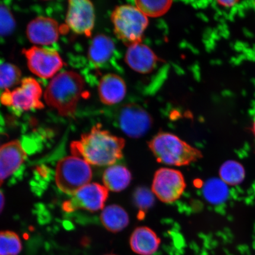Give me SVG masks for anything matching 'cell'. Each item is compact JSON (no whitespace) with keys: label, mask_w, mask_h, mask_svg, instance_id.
Returning <instances> with one entry per match:
<instances>
[{"label":"cell","mask_w":255,"mask_h":255,"mask_svg":"<svg viewBox=\"0 0 255 255\" xmlns=\"http://www.w3.org/2000/svg\"><path fill=\"white\" fill-rule=\"evenodd\" d=\"M28 69L38 77L49 79L55 77L57 73L65 65L57 51L53 49L33 46L22 50Z\"/></svg>","instance_id":"52a82bcc"},{"label":"cell","mask_w":255,"mask_h":255,"mask_svg":"<svg viewBox=\"0 0 255 255\" xmlns=\"http://www.w3.org/2000/svg\"><path fill=\"white\" fill-rule=\"evenodd\" d=\"M92 171L90 165L84 159L69 156L58 162L56 170L57 186L63 193L73 195L90 182Z\"/></svg>","instance_id":"5b68a950"},{"label":"cell","mask_w":255,"mask_h":255,"mask_svg":"<svg viewBox=\"0 0 255 255\" xmlns=\"http://www.w3.org/2000/svg\"><path fill=\"white\" fill-rule=\"evenodd\" d=\"M116 46L113 40L107 35L99 34L92 40L88 49V58L95 66L107 62L113 55Z\"/></svg>","instance_id":"e0dca14e"},{"label":"cell","mask_w":255,"mask_h":255,"mask_svg":"<svg viewBox=\"0 0 255 255\" xmlns=\"http://www.w3.org/2000/svg\"></svg>","instance_id":"f546056e"},{"label":"cell","mask_w":255,"mask_h":255,"mask_svg":"<svg viewBox=\"0 0 255 255\" xmlns=\"http://www.w3.org/2000/svg\"><path fill=\"white\" fill-rule=\"evenodd\" d=\"M95 21L94 4L88 0H70L65 25L75 33L92 36Z\"/></svg>","instance_id":"30bf717a"},{"label":"cell","mask_w":255,"mask_h":255,"mask_svg":"<svg viewBox=\"0 0 255 255\" xmlns=\"http://www.w3.org/2000/svg\"><path fill=\"white\" fill-rule=\"evenodd\" d=\"M148 146L158 162L169 165H189L203 156L199 149L171 133H158L148 142Z\"/></svg>","instance_id":"3957f363"},{"label":"cell","mask_w":255,"mask_h":255,"mask_svg":"<svg viewBox=\"0 0 255 255\" xmlns=\"http://www.w3.org/2000/svg\"><path fill=\"white\" fill-rule=\"evenodd\" d=\"M252 130H253L254 135L255 136V117L254 118V121H253V127H252Z\"/></svg>","instance_id":"f1b7e54d"},{"label":"cell","mask_w":255,"mask_h":255,"mask_svg":"<svg viewBox=\"0 0 255 255\" xmlns=\"http://www.w3.org/2000/svg\"><path fill=\"white\" fill-rule=\"evenodd\" d=\"M136 7L146 17H158L165 14L170 9L172 1H147L138 0L135 1Z\"/></svg>","instance_id":"44dd1931"},{"label":"cell","mask_w":255,"mask_h":255,"mask_svg":"<svg viewBox=\"0 0 255 255\" xmlns=\"http://www.w3.org/2000/svg\"><path fill=\"white\" fill-rule=\"evenodd\" d=\"M150 190L145 187L137 189L133 195L137 207L141 211H146L154 203V197Z\"/></svg>","instance_id":"484cf974"},{"label":"cell","mask_w":255,"mask_h":255,"mask_svg":"<svg viewBox=\"0 0 255 255\" xmlns=\"http://www.w3.org/2000/svg\"><path fill=\"white\" fill-rule=\"evenodd\" d=\"M68 31L65 24L60 25L55 19L40 16L28 24L26 34L31 43L48 46L56 42L60 34Z\"/></svg>","instance_id":"7c38bea8"},{"label":"cell","mask_w":255,"mask_h":255,"mask_svg":"<svg viewBox=\"0 0 255 255\" xmlns=\"http://www.w3.org/2000/svg\"><path fill=\"white\" fill-rule=\"evenodd\" d=\"M119 122L121 129L130 138H139L147 132L152 124L150 115L139 105L128 104L121 108Z\"/></svg>","instance_id":"8fae6325"},{"label":"cell","mask_w":255,"mask_h":255,"mask_svg":"<svg viewBox=\"0 0 255 255\" xmlns=\"http://www.w3.org/2000/svg\"><path fill=\"white\" fill-rule=\"evenodd\" d=\"M111 21L115 34L126 46L142 43L148 19L136 6H118L112 13Z\"/></svg>","instance_id":"277c9868"},{"label":"cell","mask_w":255,"mask_h":255,"mask_svg":"<svg viewBox=\"0 0 255 255\" xmlns=\"http://www.w3.org/2000/svg\"><path fill=\"white\" fill-rule=\"evenodd\" d=\"M125 59L130 68L142 74L151 72L159 60L150 48L142 43L129 46Z\"/></svg>","instance_id":"5bb4252c"},{"label":"cell","mask_w":255,"mask_h":255,"mask_svg":"<svg viewBox=\"0 0 255 255\" xmlns=\"http://www.w3.org/2000/svg\"><path fill=\"white\" fill-rule=\"evenodd\" d=\"M15 20L12 12L5 6L0 4V37L9 36L15 30Z\"/></svg>","instance_id":"d4e9b609"},{"label":"cell","mask_w":255,"mask_h":255,"mask_svg":"<svg viewBox=\"0 0 255 255\" xmlns=\"http://www.w3.org/2000/svg\"><path fill=\"white\" fill-rule=\"evenodd\" d=\"M42 88L39 83L33 78L21 80L20 87L13 90L6 89L0 96V103L10 107L17 113L41 110L44 107L41 101Z\"/></svg>","instance_id":"8992f818"},{"label":"cell","mask_w":255,"mask_h":255,"mask_svg":"<svg viewBox=\"0 0 255 255\" xmlns=\"http://www.w3.org/2000/svg\"><path fill=\"white\" fill-rule=\"evenodd\" d=\"M85 87L84 79L78 73L71 71L59 73L51 80L44 91V101L60 116L72 117Z\"/></svg>","instance_id":"7a4b0ae2"},{"label":"cell","mask_w":255,"mask_h":255,"mask_svg":"<svg viewBox=\"0 0 255 255\" xmlns=\"http://www.w3.org/2000/svg\"><path fill=\"white\" fill-rule=\"evenodd\" d=\"M223 182L230 185L241 183L245 177V170L241 164L234 161L226 162L219 171Z\"/></svg>","instance_id":"7402d4cb"},{"label":"cell","mask_w":255,"mask_h":255,"mask_svg":"<svg viewBox=\"0 0 255 255\" xmlns=\"http://www.w3.org/2000/svg\"><path fill=\"white\" fill-rule=\"evenodd\" d=\"M125 144L123 138L97 124L79 140L72 142L71 148L73 155L84 159L89 164L106 166L114 165L123 157Z\"/></svg>","instance_id":"6da1fadb"},{"label":"cell","mask_w":255,"mask_h":255,"mask_svg":"<svg viewBox=\"0 0 255 255\" xmlns=\"http://www.w3.org/2000/svg\"><path fill=\"white\" fill-rule=\"evenodd\" d=\"M131 180V173L128 169L121 165H111L103 175L104 186L114 192L125 190Z\"/></svg>","instance_id":"ac0fdd59"},{"label":"cell","mask_w":255,"mask_h":255,"mask_svg":"<svg viewBox=\"0 0 255 255\" xmlns=\"http://www.w3.org/2000/svg\"><path fill=\"white\" fill-rule=\"evenodd\" d=\"M161 240L155 233L147 227L135 229L130 236L129 244L133 252L139 255H152L158 250Z\"/></svg>","instance_id":"2e32d148"},{"label":"cell","mask_w":255,"mask_h":255,"mask_svg":"<svg viewBox=\"0 0 255 255\" xmlns=\"http://www.w3.org/2000/svg\"><path fill=\"white\" fill-rule=\"evenodd\" d=\"M239 1H217L218 4L222 7H232L237 4Z\"/></svg>","instance_id":"4316f807"},{"label":"cell","mask_w":255,"mask_h":255,"mask_svg":"<svg viewBox=\"0 0 255 255\" xmlns=\"http://www.w3.org/2000/svg\"><path fill=\"white\" fill-rule=\"evenodd\" d=\"M186 187V181L180 171L161 168L155 172L152 191L161 202L170 203L180 199Z\"/></svg>","instance_id":"ba28073f"},{"label":"cell","mask_w":255,"mask_h":255,"mask_svg":"<svg viewBox=\"0 0 255 255\" xmlns=\"http://www.w3.org/2000/svg\"><path fill=\"white\" fill-rule=\"evenodd\" d=\"M21 251V241L17 234L11 231L0 232V255H18Z\"/></svg>","instance_id":"cb8c5ba5"},{"label":"cell","mask_w":255,"mask_h":255,"mask_svg":"<svg viewBox=\"0 0 255 255\" xmlns=\"http://www.w3.org/2000/svg\"><path fill=\"white\" fill-rule=\"evenodd\" d=\"M26 157V152L17 140L6 143L0 147V187L21 166Z\"/></svg>","instance_id":"4fadbf2b"},{"label":"cell","mask_w":255,"mask_h":255,"mask_svg":"<svg viewBox=\"0 0 255 255\" xmlns=\"http://www.w3.org/2000/svg\"><path fill=\"white\" fill-rule=\"evenodd\" d=\"M5 204V198L4 194H3L2 191L0 190V214L4 209Z\"/></svg>","instance_id":"83f0119b"},{"label":"cell","mask_w":255,"mask_h":255,"mask_svg":"<svg viewBox=\"0 0 255 255\" xmlns=\"http://www.w3.org/2000/svg\"><path fill=\"white\" fill-rule=\"evenodd\" d=\"M127 86L119 75L108 73L102 78L98 86V94L103 104L113 105L120 103L125 98Z\"/></svg>","instance_id":"9a60e30c"},{"label":"cell","mask_w":255,"mask_h":255,"mask_svg":"<svg viewBox=\"0 0 255 255\" xmlns=\"http://www.w3.org/2000/svg\"><path fill=\"white\" fill-rule=\"evenodd\" d=\"M108 190L98 183H89L75 193L71 199L63 203L65 212L72 213L80 209L92 212L103 209L108 197Z\"/></svg>","instance_id":"9c48e42d"},{"label":"cell","mask_w":255,"mask_h":255,"mask_svg":"<svg viewBox=\"0 0 255 255\" xmlns=\"http://www.w3.org/2000/svg\"><path fill=\"white\" fill-rule=\"evenodd\" d=\"M203 195L209 202L221 203L227 196V188L222 181L218 179L210 180L204 185Z\"/></svg>","instance_id":"603a6c76"},{"label":"cell","mask_w":255,"mask_h":255,"mask_svg":"<svg viewBox=\"0 0 255 255\" xmlns=\"http://www.w3.org/2000/svg\"><path fill=\"white\" fill-rule=\"evenodd\" d=\"M101 221L108 231L114 233L122 231L129 222L127 212L117 205L105 207L101 213Z\"/></svg>","instance_id":"d6986e66"},{"label":"cell","mask_w":255,"mask_h":255,"mask_svg":"<svg viewBox=\"0 0 255 255\" xmlns=\"http://www.w3.org/2000/svg\"><path fill=\"white\" fill-rule=\"evenodd\" d=\"M21 70L14 64L0 62V89L5 91L20 84Z\"/></svg>","instance_id":"ffe728a7"}]
</instances>
